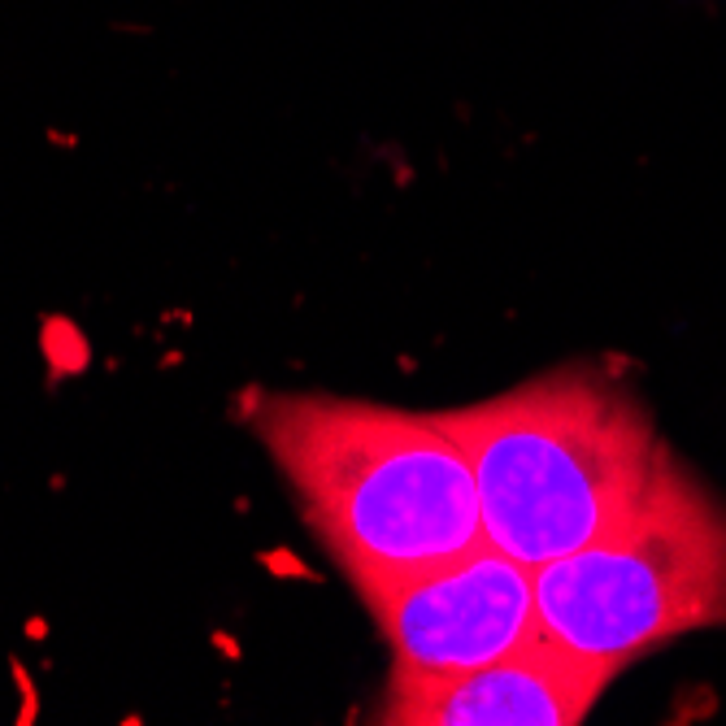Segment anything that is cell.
I'll return each mask as SVG.
<instances>
[{
    "mask_svg": "<svg viewBox=\"0 0 726 726\" xmlns=\"http://www.w3.org/2000/svg\"><path fill=\"white\" fill-rule=\"evenodd\" d=\"M261 431L314 527L370 596L479 553V483L440 418L361 400H266Z\"/></svg>",
    "mask_w": 726,
    "mask_h": 726,
    "instance_id": "6da1fadb",
    "label": "cell"
},
{
    "mask_svg": "<svg viewBox=\"0 0 726 726\" xmlns=\"http://www.w3.org/2000/svg\"><path fill=\"white\" fill-rule=\"evenodd\" d=\"M435 418L474 470L487 540L531 570L631 522L674 470L648 413L583 370Z\"/></svg>",
    "mask_w": 726,
    "mask_h": 726,
    "instance_id": "7a4b0ae2",
    "label": "cell"
},
{
    "mask_svg": "<svg viewBox=\"0 0 726 726\" xmlns=\"http://www.w3.org/2000/svg\"><path fill=\"white\" fill-rule=\"evenodd\" d=\"M540 635L618 674L670 635L726 622V518L670 470L631 522L535 570Z\"/></svg>",
    "mask_w": 726,
    "mask_h": 726,
    "instance_id": "3957f363",
    "label": "cell"
},
{
    "mask_svg": "<svg viewBox=\"0 0 726 726\" xmlns=\"http://www.w3.org/2000/svg\"><path fill=\"white\" fill-rule=\"evenodd\" d=\"M370 605L396 653V679L466 674L540 640L535 570L496 544L413 574Z\"/></svg>",
    "mask_w": 726,
    "mask_h": 726,
    "instance_id": "277c9868",
    "label": "cell"
},
{
    "mask_svg": "<svg viewBox=\"0 0 726 726\" xmlns=\"http://www.w3.org/2000/svg\"><path fill=\"white\" fill-rule=\"evenodd\" d=\"M609 666L583 661L544 635L492 666L444 679H396L383 722L405 726H574L587 718Z\"/></svg>",
    "mask_w": 726,
    "mask_h": 726,
    "instance_id": "5b68a950",
    "label": "cell"
},
{
    "mask_svg": "<svg viewBox=\"0 0 726 726\" xmlns=\"http://www.w3.org/2000/svg\"><path fill=\"white\" fill-rule=\"evenodd\" d=\"M40 353L48 361V370H53V379H74V374H83L92 366V344H87L83 327L74 318H61V314H48L40 322Z\"/></svg>",
    "mask_w": 726,
    "mask_h": 726,
    "instance_id": "8992f818",
    "label": "cell"
},
{
    "mask_svg": "<svg viewBox=\"0 0 726 726\" xmlns=\"http://www.w3.org/2000/svg\"><path fill=\"white\" fill-rule=\"evenodd\" d=\"M9 674H14V687L22 696V709H18V726H35V718H40V687H35L31 670L22 666V657H9Z\"/></svg>",
    "mask_w": 726,
    "mask_h": 726,
    "instance_id": "52a82bcc",
    "label": "cell"
},
{
    "mask_svg": "<svg viewBox=\"0 0 726 726\" xmlns=\"http://www.w3.org/2000/svg\"><path fill=\"white\" fill-rule=\"evenodd\" d=\"M257 561H261V566H266V570L274 574V579H314L305 561H300V557H292V553H287V548H274V553H261Z\"/></svg>",
    "mask_w": 726,
    "mask_h": 726,
    "instance_id": "ba28073f",
    "label": "cell"
},
{
    "mask_svg": "<svg viewBox=\"0 0 726 726\" xmlns=\"http://www.w3.org/2000/svg\"><path fill=\"white\" fill-rule=\"evenodd\" d=\"M209 640H214V648H218V653H222V657H227V661H240V657H244V648H240V644H235V640H231V635H227V631H214V635H209Z\"/></svg>",
    "mask_w": 726,
    "mask_h": 726,
    "instance_id": "9c48e42d",
    "label": "cell"
},
{
    "mask_svg": "<svg viewBox=\"0 0 726 726\" xmlns=\"http://www.w3.org/2000/svg\"><path fill=\"white\" fill-rule=\"evenodd\" d=\"M22 631H27V640H44V635H48V622H44V618H27V627H22Z\"/></svg>",
    "mask_w": 726,
    "mask_h": 726,
    "instance_id": "30bf717a",
    "label": "cell"
},
{
    "mask_svg": "<svg viewBox=\"0 0 726 726\" xmlns=\"http://www.w3.org/2000/svg\"><path fill=\"white\" fill-rule=\"evenodd\" d=\"M48 140H53V144H66V148H74V135H61V131H53V135H48Z\"/></svg>",
    "mask_w": 726,
    "mask_h": 726,
    "instance_id": "8fae6325",
    "label": "cell"
}]
</instances>
